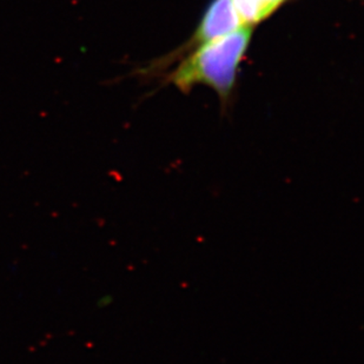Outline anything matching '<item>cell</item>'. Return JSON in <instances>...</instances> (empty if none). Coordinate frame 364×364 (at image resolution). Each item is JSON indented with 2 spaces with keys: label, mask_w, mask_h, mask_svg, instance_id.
Masks as SVG:
<instances>
[{
  "label": "cell",
  "mask_w": 364,
  "mask_h": 364,
  "mask_svg": "<svg viewBox=\"0 0 364 364\" xmlns=\"http://www.w3.org/2000/svg\"><path fill=\"white\" fill-rule=\"evenodd\" d=\"M251 37L252 30L245 26L195 48L170 73L168 82L184 93L200 84L209 86L225 102L234 90Z\"/></svg>",
  "instance_id": "obj_1"
},
{
  "label": "cell",
  "mask_w": 364,
  "mask_h": 364,
  "mask_svg": "<svg viewBox=\"0 0 364 364\" xmlns=\"http://www.w3.org/2000/svg\"><path fill=\"white\" fill-rule=\"evenodd\" d=\"M243 26L231 0H211L193 38L186 43V46L178 50L179 55L177 57H182L184 53L193 51L209 41L229 35Z\"/></svg>",
  "instance_id": "obj_2"
},
{
  "label": "cell",
  "mask_w": 364,
  "mask_h": 364,
  "mask_svg": "<svg viewBox=\"0 0 364 364\" xmlns=\"http://www.w3.org/2000/svg\"><path fill=\"white\" fill-rule=\"evenodd\" d=\"M244 26H255L275 14L287 0H231Z\"/></svg>",
  "instance_id": "obj_3"
}]
</instances>
